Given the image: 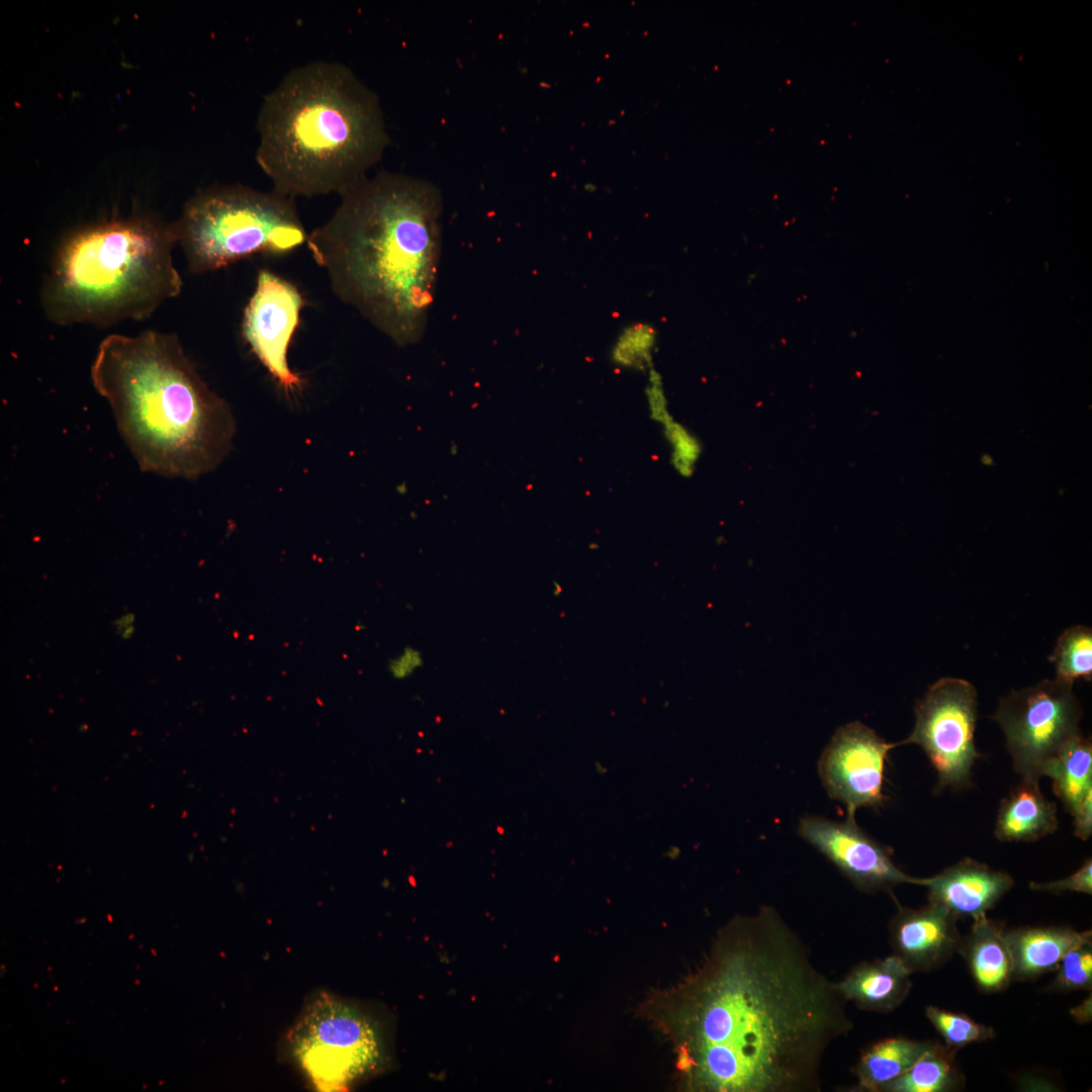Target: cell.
Masks as SVG:
<instances>
[{
    "label": "cell",
    "instance_id": "obj_21",
    "mask_svg": "<svg viewBox=\"0 0 1092 1092\" xmlns=\"http://www.w3.org/2000/svg\"><path fill=\"white\" fill-rule=\"evenodd\" d=\"M958 1050L935 1043L907 1071L883 1087L886 1092H949L964 1085L954 1061Z\"/></svg>",
    "mask_w": 1092,
    "mask_h": 1092
},
{
    "label": "cell",
    "instance_id": "obj_2",
    "mask_svg": "<svg viewBox=\"0 0 1092 1092\" xmlns=\"http://www.w3.org/2000/svg\"><path fill=\"white\" fill-rule=\"evenodd\" d=\"M306 245L335 295L399 346L424 336L442 246V195L426 180L388 171L340 194Z\"/></svg>",
    "mask_w": 1092,
    "mask_h": 1092
},
{
    "label": "cell",
    "instance_id": "obj_8",
    "mask_svg": "<svg viewBox=\"0 0 1092 1092\" xmlns=\"http://www.w3.org/2000/svg\"><path fill=\"white\" fill-rule=\"evenodd\" d=\"M1081 715L1073 682L1056 677L1012 691L992 718L1005 735L1014 770L1024 781L1038 782L1062 746L1081 733Z\"/></svg>",
    "mask_w": 1092,
    "mask_h": 1092
},
{
    "label": "cell",
    "instance_id": "obj_17",
    "mask_svg": "<svg viewBox=\"0 0 1092 1092\" xmlns=\"http://www.w3.org/2000/svg\"><path fill=\"white\" fill-rule=\"evenodd\" d=\"M973 919L970 932L962 937L958 953L964 958L974 982L982 992H1001L1013 981L1003 930L986 914Z\"/></svg>",
    "mask_w": 1092,
    "mask_h": 1092
},
{
    "label": "cell",
    "instance_id": "obj_5",
    "mask_svg": "<svg viewBox=\"0 0 1092 1092\" xmlns=\"http://www.w3.org/2000/svg\"><path fill=\"white\" fill-rule=\"evenodd\" d=\"M174 223L144 217L102 221L66 236L56 248L39 299L58 326L143 321L178 296Z\"/></svg>",
    "mask_w": 1092,
    "mask_h": 1092
},
{
    "label": "cell",
    "instance_id": "obj_30",
    "mask_svg": "<svg viewBox=\"0 0 1092 1092\" xmlns=\"http://www.w3.org/2000/svg\"><path fill=\"white\" fill-rule=\"evenodd\" d=\"M1075 835L1087 840L1092 834V791H1089L1070 812Z\"/></svg>",
    "mask_w": 1092,
    "mask_h": 1092
},
{
    "label": "cell",
    "instance_id": "obj_22",
    "mask_svg": "<svg viewBox=\"0 0 1092 1092\" xmlns=\"http://www.w3.org/2000/svg\"><path fill=\"white\" fill-rule=\"evenodd\" d=\"M658 342L656 328L647 322L625 326L610 350L611 363L618 369L647 373L654 367Z\"/></svg>",
    "mask_w": 1092,
    "mask_h": 1092
},
{
    "label": "cell",
    "instance_id": "obj_9",
    "mask_svg": "<svg viewBox=\"0 0 1092 1092\" xmlns=\"http://www.w3.org/2000/svg\"><path fill=\"white\" fill-rule=\"evenodd\" d=\"M977 692L963 678L942 677L915 705V725L902 744L920 746L937 772V788H962L975 760Z\"/></svg>",
    "mask_w": 1092,
    "mask_h": 1092
},
{
    "label": "cell",
    "instance_id": "obj_18",
    "mask_svg": "<svg viewBox=\"0 0 1092 1092\" xmlns=\"http://www.w3.org/2000/svg\"><path fill=\"white\" fill-rule=\"evenodd\" d=\"M1057 827L1055 803L1045 799L1038 782L1022 780L1000 804L995 836L1001 841H1035Z\"/></svg>",
    "mask_w": 1092,
    "mask_h": 1092
},
{
    "label": "cell",
    "instance_id": "obj_12",
    "mask_svg": "<svg viewBox=\"0 0 1092 1092\" xmlns=\"http://www.w3.org/2000/svg\"><path fill=\"white\" fill-rule=\"evenodd\" d=\"M798 833L862 891L890 890L904 883L923 884V878L900 870L891 850L858 827L854 817L838 822L806 816L799 822Z\"/></svg>",
    "mask_w": 1092,
    "mask_h": 1092
},
{
    "label": "cell",
    "instance_id": "obj_25",
    "mask_svg": "<svg viewBox=\"0 0 1092 1092\" xmlns=\"http://www.w3.org/2000/svg\"><path fill=\"white\" fill-rule=\"evenodd\" d=\"M660 428L668 448L672 469L680 477H692L703 453V445L699 437L674 417Z\"/></svg>",
    "mask_w": 1092,
    "mask_h": 1092
},
{
    "label": "cell",
    "instance_id": "obj_1",
    "mask_svg": "<svg viewBox=\"0 0 1092 1092\" xmlns=\"http://www.w3.org/2000/svg\"><path fill=\"white\" fill-rule=\"evenodd\" d=\"M838 984L769 906L730 920L695 970L647 1002L692 1092H818L852 1027Z\"/></svg>",
    "mask_w": 1092,
    "mask_h": 1092
},
{
    "label": "cell",
    "instance_id": "obj_16",
    "mask_svg": "<svg viewBox=\"0 0 1092 1092\" xmlns=\"http://www.w3.org/2000/svg\"><path fill=\"white\" fill-rule=\"evenodd\" d=\"M912 973L894 953L860 964L837 984L846 1000L863 1009L887 1012L897 1008L909 994Z\"/></svg>",
    "mask_w": 1092,
    "mask_h": 1092
},
{
    "label": "cell",
    "instance_id": "obj_15",
    "mask_svg": "<svg viewBox=\"0 0 1092 1092\" xmlns=\"http://www.w3.org/2000/svg\"><path fill=\"white\" fill-rule=\"evenodd\" d=\"M1003 937L1010 954L1012 980L1029 981L1056 971L1069 950L1092 940V932L1036 926L1003 931Z\"/></svg>",
    "mask_w": 1092,
    "mask_h": 1092
},
{
    "label": "cell",
    "instance_id": "obj_29",
    "mask_svg": "<svg viewBox=\"0 0 1092 1092\" xmlns=\"http://www.w3.org/2000/svg\"><path fill=\"white\" fill-rule=\"evenodd\" d=\"M423 666V653L414 646L403 647L398 654L388 659L386 665L388 673L396 680L408 678Z\"/></svg>",
    "mask_w": 1092,
    "mask_h": 1092
},
{
    "label": "cell",
    "instance_id": "obj_4",
    "mask_svg": "<svg viewBox=\"0 0 1092 1092\" xmlns=\"http://www.w3.org/2000/svg\"><path fill=\"white\" fill-rule=\"evenodd\" d=\"M256 162L273 189L295 198L339 195L367 176L389 136L378 95L339 62L289 71L265 95Z\"/></svg>",
    "mask_w": 1092,
    "mask_h": 1092
},
{
    "label": "cell",
    "instance_id": "obj_3",
    "mask_svg": "<svg viewBox=\"0 0 1092 1092\" xmlns=\"http://www.w3.org/2000/svg\"><path fill=\"white\" fill-rule=\"evenodd\" d=\"M90 378L142 471L195 479L231 452L232 408L202 379L176 335L106 336Z\"/></svg>",
    "mask_w": 1092,
    "mask_h": 1092
},
{
    "label": "cell",
    "instance_id": "obj_6",
    "mask_svg": "<svg viewBox=\"0 0 1092 1092\" xmlns=\"http://www.w3.org/2000/svg\"><path fill=\"white\" fill-rule=\"evenodd\" d=\"M174 228L177 245L195 274L257 253L284 254L308 238L293 197L244 185L198 192L188 200Z\"/></svg>",
    "mask_w": 1092,
    "mask_h": 1092
},
{
    "label": "cell",
    "instance_id": "obj_19",
    "mask_svg": "<svg viewBox=\"0 0 1092 1092\" xmlns=\"http://www.w3.org/2000/svg\"><path fill=\"white\" fill-rule=\"evenodd\" d=\"M935 1041L905 1037L885 1038L868 1048L861 1055L855 1074L858 1087L866 1091H881L884 1086L907 1071Z\"/></svg>",
    "mask_w": 1092,
    "mask_h": 1092
},
{
    "label": "cell",
    "instance_id": "obj_20",
    "mask_svg": "<svg viewBox=\"0 0 1092 1092\" xmlns=\"http://www.w3.org/2000/svg\"><path fill=\"white\" fill-rule=\"evenodd\" d=\"M1043 776L1053 781V790L1071 812L1092 791V745L1081 733L1068 740L1046 764Z\"/></svg>",
    "mask_w": 1092,
    "mask_h": 1092
},
{
    "label": "cell",
    "instance_id": "obj_28",
    "mask_svg": "<svg viewBox=\"0 0 1092 1092\" xmlns=\"http://www.w3.org/2000/svg\"><path fill=\"white\" fill-rule=\"evenodd\" d=\"M1029 888L1033 891L1049 892L1053 894H1060L1063 892L1071 891L1084 893L1087 895L1092 894V861L1091 858L1085 860V862L1071 876L1048 883H1029Z\"/></svg>",
    "mask_w": 1092,
    "mask_h": 1092
},
{
    "label": "cell",
    "instance_id": "obj_10",
    "mask_svg": "<svg viewBox=\"0 0 1092 1092\" xmlns=\"http://www.w3.org/2000/svg\"><path fill=\"white\" fill-rule=\"evenodd\" d=\"M889 743L872 728L855 721L838 728L823 750L818 772L828 796L854 817L861 807L879 808L885 802L884 782Z\"/></svg>",
    "mask_w": 1092,
    "mask_h": 1092
},
{
    "label": "cell",
    "instance_id": "obj_24",
    "mask_svg": "<svg viewBox=\"0 0 1092 1092\" xmlns=\"http://www.w3.org/2000/svg\"><path fill=\"white\" fill-rule=\"evenodd\" d=\"M925 1016L939 1033L944 1044L951 1049L958 1050L995 1036V1030L992 1027L964 1013L929 1005L925 1008Z\"/></svg>",
    "mask_w": 1092,
    "mask_h": 1092
},
{
    "label": "cell",
    "instance_id": "obj_23",
    "mask_svg": "<svg viewBox=\"0 0 1092 1092\" xmlns=\"http://www.w3.org/2000/svg\"><path fill=\"white\" fill-rule=\"evenodd\" d=\"M1050 660L1054 663L1057 678L1074 682L1078 678L1090 680L1092 676V631L1077 625L1066 629L1058 638Z\"/></svg>",
    "mask_w": 1092,
    "mask_h": 1092
},
{
    "label": "cell",
    "instance_id": "obj_11",
    "mask_svg": "<svg viewBox=\"0 0 1092 1092\" xmlns=\"http://www.w3.org/2000/svg\"><path fill=\"white\" fill-rule=\"evenodd\" d=\"M304 300L297 287L275 273L262 269L255 291L245 308L242 335L272 378L288 393L302 387L287 359Z\"/></svg>",
    "mask_w": 1092,
    "mask_h": 1092
},
{
    "label": "cell",
    "instance_id": "obj_13",
    "mask_svg": "<svg viewBox=\"0 0 1092 1092\" xmlns=\"http://www.w3.org/2000/svg\"><path fill=\"white\" fill-rule=\"evenodd\" d=\"M959 918L945 907L929 902L911 909L899 906L890 932L895 954L912 972H929L945 964L959 951L962 935Z\"/></svg>",
    "mask_w": 1092,
    "mask_h": 1092
},
{
    "label": "cell",
    "instance_id": "obj_14",
    "mask_svg": "<svg viewBox=\"0 0 1092 1092\" xmlns=\"http://www.w3.org/2000/svg\"><path fill=\"white\" fill-rule=\"evenodd\" d=\"M928 901L945 907L958 918L986 914L1013 886L1012 877L972 858H964L939 874L923 878Z\"/></svg>",
    "mask_w": 1092,
    "mask_h": 1092
},
{
    "label": "cell",
    "instance_id": "obj_26",
    "mask_svg": "<svg viewBox=\"0 0 1092 1092\" xmlns=\"http://www.w3.org/2000/svg\"><path fill=\"white\" fill-rule=\"evenodd\" d=\"M1057 974L1049 989L1056 992L1091 990L1092 987V940L1069 950L1056 969Z\"/></svg>",
    "mask_w": 1092,
    "mask_h": 1092
},
{
    "label": "cell",
    "instance_id": "obj_27",
    "mask_svg": "<svg viewBox=\"0 0 1092 1092\" xmlns=\"http://www.w3.org/2000/svg\"><path fill=\"white\" fill-rule=\"evenodd\" d=\"M644 395L649 419L659 427L668 422L673 415L669 407L663 377L660 372L651 368L647 373Z\"/></svg>",
    "mask_w": 1092,
    "mask_h": 1092
},
{
    "label": "cell",
    "instance_id": "obj_7",
    "mask_svg": "<svg viewBox=\"0 0 1092 1092\" xmlns=\"http://www.w3.org/2000/svg\"><path fill=\"white\" fill-rule=\"evenodd\" d=\"M297 1063L322 1088H340L372 1071L380 1043L371 1021L331 996L314 1000L290 1037Z\"/></svg>",
    "mask_w": 1092,
    "mask_h": 1092
}]
</instances>
